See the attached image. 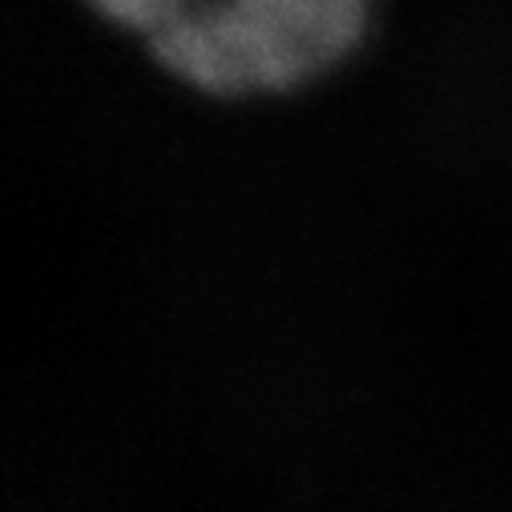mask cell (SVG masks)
<instances>
[{
    "label": "cell",
    "instance_id": "6da1fadb",
    "mask_svg": "<svg viewBox=\"0 0 512 512\" xmlns=\"http://www.w3.org/2000/svg\"><path fill=\"white\" fill-rule=\"evenodd\" d=\"M206 93H279L327 73L363 33L367 0H89Z\"/></svg>",
    "mask_w": 512,
    "mask_h": 512
}]
</instances>
